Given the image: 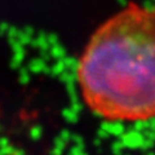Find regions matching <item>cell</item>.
<instances>
[{"instance_id":"cell-1","label":"cell","mask_w":155,"mask_h":155,"mask_svg":"<svg viewBox=\"0 0 155 155\" xmlns=\"http://www.w3.org/2000/svg\"><path fill=\"white\" fill-rule=\"evenodd\" d=\"M76 78L84 104L98 118L155 119V7L129 3L97 27Z\"/></svg>"}]
</instances>
